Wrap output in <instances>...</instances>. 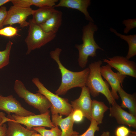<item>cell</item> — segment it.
<instances>
[{
	"label": "cell",
	"instance_id": "obj_1",
	"mask_svg": "<svg viewBox=\"0 0 136 136\" xmlns=\"http://www.w3.org/2000/svg\"><path fill=\"white\" fill-rule=\"evenodd\" d=\"M61 51V49L57 48L50 52L51 57L57 64L61 76V84L55 92V94L58 95L65 94L69 90L73 88H82L85 86L89 72L88 67L77 72L71 71L66 69L60 60Z\"/></svg>",
	"mask_w": 136,
	"mask_h": 136
},
{
	"label": "cell",
	"instance_id": "obj_2",
	"mask_svg": "<svg viewBox=\"0 0 136 136\" xmlns=\"http://www.w3.org/2000/svg\"><path fill=\"white\" fill-rule=\"evenodd\" d=\"M102 63V61L99 60L89 64L88 67L89 72L85 86L92 96L96 97L101 93L105 96L110 104L112 105L116 102L111 94L109 84L104 80L100 73V67Z\"/></svg>",
	"mask_w": 136,
	"mask_h": 136
},
{
	"label": "cell",
	"instance_id": "obj_3",
	"mask_svg": "<svg viewBox=\"0 0 136 136\" xmlns=\"http://www.w3.org/2000/svg\"><path fill=\"white\" fill-rule=\"evenodd\" d=\"M97 29V25L93 22H89L82 29V44L75 46L79 51L78 61L79 66L81 68L86 67L89 57H93L96 56L97 49L103 50L97 44L94 39V34Z\"/></svg>",
	"mask_w": 136,
	"mask_h": 136
},
{
	"label": "cell",
	"instance_id": "obj_4",
	"mask_svg": "<svg viewBox=\"0 0 136 136\" xmlns=\"http://www.w3.org/2000/svg\"><path fill=\"white\" fill-rule=\"evenodd\" d=\"M32 81L38 89V92L46 97L51 103L52 114H58L67 116L70 114L72 108L68 99L61 97L49 90L38 78H33Z\"/></svg>",
	"mask_w": 136,
	"mask_h": 136
},
{
	"label": "cell",
	"instance_id": "obj_5",
	"mask_svg": "<svg viewBox=\"0 0 136 136\" xmlns=\"http://www.w3.org/2000/svg\"><path fill=\"white\" fill-rule=\"evenodd\" d=\"M28 22V33L25 39L27 48L26 55L29 54L34 50L40 48L56 36V34L45 32L39 25L34 23L31 19Z\"/></svg>",
	"mask_w": 136,
	"mask_h": 136
},
{
	"label": "cell",
	"instance_id": "obj_6",
	"mask_svg": "<svg viewBox=\"0 0 136 136\" xmlns=\"http://www.w3.org/2000/svg\"><path fill=\"white\" fill-rule=\"evenodd\" d=\"M14 89L19 97L29 105L38 110L41 114L45 113L51 106V103L46 97L38 92L34 93L30 92L20 80H15Z\"/></svg>",
	"mask_w": 136,
	"mask_h": 136
},
{
	"label": "cell",
	"instance_id": "obj_7",
	"mask_svg": "<svg viewBox=\"0 0 136 136\" xmlns=\"http://www.w3.org/2000/svg\"><path fill=\"white\" fill-rule=\"evenodd\" d=\"M7 116L14 121L25 125L26 128L30 130H33L34 127H46L51 128L55 126L50 119L49 110L44 113L26 117L20 116L14 114L11 116L10 114Z\"/></svg>",
	"mask_w": 136,
	"mask_h": 136
},
{
	"label": "cell",
	"instance_id": "obj_8",
	"mask_svg": "<svg viewBox=\"0 0 136 136\" xmlns=\"http://www.w3.org/2000/svg\"><path fill=\"white\" fill-rule=\"evenodd\" d=\"M35 10L30 7H22L14 5L10 7L7 11L6 18L3 23V26L18 24L21 27H28L29 22L26 19L30 15H32Z\"/></svg>",
	"mask_w": 136,
	"mask_h": 136
},
{
	"label": "cell",
	"instance_id": "obj_9",
	"mask_svg": "<svg viewBox=\"0 0 136 136\" xmlns=\"http://www.w3.org/2000/svg\"><path fill=\"white\" fill-rule=\"evenodd\" d=\"M108 59H103V61L111 68L115 69L121 74L136 78V64L134 61L130 60L126 57L119 56Z\"/></svg>",
	"mask_w": 136,
	"mask_h": 136
},
{
	"label": "cell",
	"instance_id": "obj_10",
	"mask_svg": "<svg viewBox=\"0 0 136 136\" xmlns=\"http://www.w3.org/2000/svg\"><path fill=\"white\" fill-rule=\"evenodd\" d=\"M111 67L108 64L100 67V72L101 76L105 79L111 87V94L113 98L118 99L119 96L118 91L121 85L126 76L121 74L118 72H114Z\"/></svg>",
	"mask_w": 136,
	"mask_h": 136
},
{
	"label": "cell",
	"instance_id": "obj_11",
	"mask_svg": "<svg viewBox=\"0 0 136 136\" xmlns=\"http://www.w3.org/2000/svg\"><path fill=\"white\" fill-rule=\"evenodd\" d=\"M0 110L4 111L8 114L14 113L16 115L21 117L35 115L23 107L20 103L12 95L6 97L1 96Z\"/></svg>",
	"mask_w": 136,
	"mask_h": 136
},
{
	"label": "cell",
	"instance_id": "obj_12",
	"mask_svg": "<svg viewBox=\"0 0 136 136\" xmlns=\"http://www.w3.org/2000/svg\"><path fill=\"white\" fill-rule=\"evenodd\" d=\"M81 89L79 97L71 101V105L73 110H80L83 113L84 117L90 121L92 119L91 108L92 100L88 88L85 86Z\"/></svg>",
	"mask_w": 136,
	"mask_h": 136
},
{
	"label": "cell",
	"instance_id": "obj_13",
	"mask_svg": "<svg viewBox=\"0 0 136 136\" xmlns=\"http://www.w3.org/2000/svg\"><path fill=\"white\" fill-rule=\"evenodd\" d=\"M112 106L110 116L114 117L118 124L136 128V117L125 111L116 102Z\"/></svg>",
	"mask_w": 136,
	"mask_h": 136
},
{
	"label": "cell",
	"instance_id": "obj_14",
	"mask_svg": "<svg viewBox=\"0 0 136 136\" xmlns=\"http://www.w3.org/2000/svg\"><path fill=\"white\" fill-rule=\"evenodd\" d=\"M73 111L67 117L64 118L58 114H52V122L55 126H59L61 131L60 136H73L79 134L78 132L73 130L74 122L72 115Z\"/></svg>",
	"mask_w": 136,
	"mask_h": 136
},
{
	"label": "cell",
	"instance_id": "obj_15",
	"mask_svg": "<svg viewBox=\"0 0 136 136\" xmlns=\"http://www.w3.org/2000/svg\"><path fill=\"white\" fill-rule=\"evenodd\" d=\"M90 4V0H60L54 7H65L77 9L84 14L86 20L93 22L87 10Z\"/></svg>",
	"mask_w": 136,
	"mask_h": 136
},
{
	"label": "cell",
	"instance_id": "obj_16",
	"mask_svg": "<svg viewBox=\"0 0 136 136\" xmlns=\"http://www.w3.org/2000/svg\"><path fill=\"white\" fill-rule=\"evenodd\" d=\"M62 14L61 12L56 10L49 18L39 25L45 32L56 34L62 24Z\"/></svg>",
	"mask_w": 136,
	"mask_h": 136
},
{
	"label": "cell",
	"instance_id": "obj_17",
	"mask_svg": "<svg viewBox=\"0 0 136 136\" xmlns=\"http://www.w3.org/2000/svg\"><path fill=\"white\" fill-rule=\"evenodd\" d=\"M6 119V122H8V126L6 136H31L35 131L27 129L7 116Z\"/></svg>",
	"mask_w": 136,
	"mask_h": 136
},
{
	"label": "cell",
	"instance_id": "obj_18",
	"mask_svg": "<svg viewBox=\"0 0 136 136\" xmlns=\"http://www.w3.org/2000/svg\"><path fill=\"white\" fill-rule=\"evenodd\" d=\"M118 92L121 100L120 106L127 109L129 113L136 117V100L135 94H130L126 92L120 86Z\"/></svg>",
	"mask_w": 136,
	"mask_h": 136
},
{
	"label": "cell",
	"instance_id": "obj_19",
	"mask_svg": "<svg viewBox=\"0 0 136 136\" xmlns=\"http://www.w3.org/2000/svg\"><path fill=\"white\" fill-rule=\"evenodd\" d=\"M58 0H11L13 5L22 7H30L32 5L41 7L45 6L54 7Z\"/></svg>",
	"mask_w": 136,
	"mask_h": 136
},
{
	"label": "cell",
	"instance_id": "obj_20",
	"mask_svg": "<svg viewBox=\"0 0 136 136\" xmlns=\"http://www.w3.org/2000/svg\"><path fill=\"white\" fill-rule=\"evenodd\" d=\"M54 7L45 6L35 10L33 14L32 21L39 25L42 24L49 18L56 9Z\"/></svg>",
	"mask_w": 136,
	"mask_h": 136
},
{
	"label": "cell",
	"instance_id": "obj_21",
	"mask_svg": "<svg viewBox=\"0 0 136 136\" xmlns=\"http://www.w3.org/2000/svg\"><path fill=\"white\" fill-rule=\"evenodd\" d=\"M108 109L103 102L96 100H92L91 108L92 118L99 124H101L103 122L104 114Z\"/></svg>",
	"mask_w": 136,
	"mask_h": 136
},
{
	"label": "cell",
	"instance_id": "obj_22",
	"mask_svg": "<svg viewBox=\"0 0 136 136\" xmlns=\"http://www.w3.org/2000/svg\"><path fill=\"white\" fill-rule=\"evenodd\" d=\"M110 30L113 32L117 36L122 39L125 41L128 46V50L126 58L128 59L132 58L136 55V35H125L118 32L112 28H110Z\"/></svg>",
	"mask_w": 136,
	"mask_h": 136
},
{
	"label": "cell",
	"instance_id": "obj_23",
	"mask_svg": "<svg viewBox=\"0 0 136 136\" xmlns=\"http://www.w3.org/2000/svg\"><path fill=\"white\" fill-rule=\"evenodd\" d=\"M13 44L11 41H9L5 50L0 51V69L9 64L10 52Z\"/></svg>",
	"mask_w": 136,
	"mask_h": 136
},
{
	"label": "cell",
	"instance_id": "obj_24",
	"mask_svg": "<svg viewBox=\"0 0 136 136\" xmlns=\"http://www.w3.org/2000/svg\"><path fill=\"white\" fill-rule=\"evenodd\" d=\"M32 129L38 132L43 136H60L61 131L57 126L50 129H46L44 127H38L32 128Z\"/></svg>",
	"mask_w": 136,
	"mask_h": 136
},
{
	"label": "cell",
	"instance_id": "obj_25",
	"mask_svg": "<svg viewBox=\"0 0 136 136\" xmlns=\"http://www.w3.org/2000/svg\"><path fill=\"white\" fill-rule=\"evenodd\" d=\"M90 121L91 123L90 125L84 132L80 135L77 134L73 136H95L94 134L95 132L99 130V127L98 126L99 124L92 118Z\"/></svg>",
	"mask_w": 136,
	"mask_h": 136
},
{
	"label": "cell",
	"instance_id": "obj_26",
	"mask_svg": "<svg viewBox=\"0 0 136 136\" xmlns=\"http://www.w3.org/2000/svg\"><path fill=\"white\" fill-rule=\"evenodd\" d=\"M17 27L10 26L0 29V35L11 38L18 35Z\"/></svg>",
	"mask_w": 136,
	"mask_h": 136
},
{
	"label": "cell",
	"instance_id": "obj_27",
	"mask_svg": "<svg viewBox=\"0 0 136 136\" xmlns=\"http://www.w3.org/2000/svg\"><path fill=\"white\" fill-rule=\"evenodd\" d=\"M122 23L125 26V28L124 30V32L126 34L130 30L136 27V19L124 20Z\"/></svg>",
	"mask_w": 136,
	"mask_h": 136
},
{
	"label": "cell",
	"instance_id": "obj_28",
	"mask_svg": "<svg viewBox=\"0 0 136 136\" xmlns=\"http://www.w3.org/2000/svg\"><path fill=\"white\" fill-rule=\"evenodd\" d=\"M131 131L127 127L123 125L117 128L115 131L116 136H127Z\"/></svg>",
	"mask_w": 136,
	"mask_h": 136
},
{
	"label": "cell",
	"instance_id": "obj_29",
	"mask_svg": "<svg viewBox=\"0 0 136 136\" xmlns=\"http://www.w3.org/2000/svg\"><path fill=\"white\" fill-rule=\"evenodd\" d=\"M73 111L72 117L74 122L79 123L82 121L84 117L82 112L79 109Z\"/></svg>",
	"mask_w": 136,
	"mask_h": 136
},
{
	"label": "cell",
	"instance_id": "obj_30",
	"mask_svg": "<svg viewBox=\"0 0 136 136\" xmlns=\"http://www.w3.org/2000/svg\"><path fill=\"white\" fill-rule=\"evenodd\" d=\"M7 11L5 6H2L0 8V29L4 26L3 23L7 17Z\"/></svg>",
	"mask_w": 136,
	"mask_h": 136
},
{
	"label": "cell",
	"instance_id": "obj_31",
	"mask_svg": "<svg viewBox=\"0 0 136 136\" xmlns=\"http://www.w3.org/2000/svg\"><path fill=\"white\" fill-rule=\"evenodd\" d=\"M7 128L5 124L0 125V136H6Z\"/></svg>",
	"mask_w": 136,
	"mask_h": 136
},
{
	"label": "cell",
	"instance_id": "obj_32",
	"mask_svg": "<svg viewBox=\"0 0 136 136\" xmlns=\"http://www.w3.org/2000/svg\"><path fill=\"white\" fill-rule=\"evenodd\" d=\"M11 0H0V7L3 5L11 2Z\"/></svg>",
	"mask_w": 136,
	"mask_h": 136
},
{
	"label": "cell",
	"instance_id": "obj_33",
	"mask_svg": "<svg viewBox=\"0 0 136 136\" xmlns=\"http://www.w3.org/2000/svg\"><path fill=\"white\" fill-rule=\"evenodd\" d=\"M100 136H114L110 134V133L108 131H104Z\"/></svg>",
	"mask_w": 136,
	"mask_h": 136
},
{
	"label": "cell",
	"instance_id": "obj_34",
	"mask_svg": "<svg viewBox=\"0 0 136 136\" xmlns=\"http://www.w3.org/2000/svg\"><path fill=\"white\" fill-rule=\"evenodd\" d=\"M31 136H43L40 134H38L37 132L35 131L32 133Z\"/></svg>",
	"mask_w": 136,
	"mask_h": 136
},
{
	"label": "cell",
	"instance_id": "obj_35",
	"mask_svg": "<svg viewBox=\"0 0 136 136\" xmlns=\"http://www.w3.org/2000/svg\"><path fill=\"white\" fill-rule=\"evenodd\" d=\"M127 136H136V132L134 131H131Z\"/></svg>",
	"mask_w": 136,
	"mask_h": 136
},
{
	"label": "cell",
	"instance_id": "obj_36",
	"mask_svg": "<svg viewBox=\"0 0 136 136\" xmlns=\"http://www.w3.org/2000/svg\"><path fill=\"white\" fill-rule=\"evenodd\" d=\"M3 121V119L2 118L0 117V125L2 124V123Z\"/></svg>",
	"mask_w": 136,
	"mask_h": 136
},
{
	"label": "cell",
	"instance_id": "obj_37",
	"mask_svg": "<svg viewBox=\"0 0 136 136\" xmlns=\"http://www.w3.org/2000/svg\"><path fill=\"white\" fill-rule=\"evenodd\" d=\"M1 95H0V97H1Z\"/></svg>",
	"mask_w": 136,
	"mask_h": 136
}]
</instances>
